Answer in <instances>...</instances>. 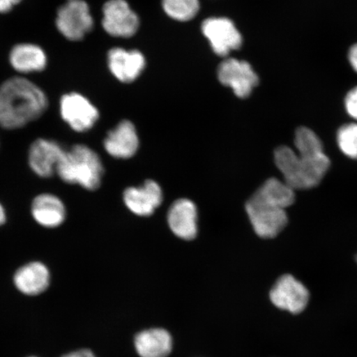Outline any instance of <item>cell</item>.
<instances>
[{
    "instance_id": "obj_1",
    "label": "cell",
    "mask_w": 357,
    "mask_h": 357,
    "mask_svg": "<svg viewBox=\"0 0 357 357\" xmlns=\"http://www.w3.org/2000/svg\"><path fill=\"white\" fill-rule=\"evenodd\" d=\"M298 154L282 146L275 151V162L284 182L294 190H310L318 186L327 174L330 160L319 137L305 136L296 142Z\"/></svg>"
},
{
    "instance_id": "obj_2",
    "label": "cell",
    "mask_w": 357,
    "mask_h": 357,
    "mask_svg": "<svg viewBox=\"0 0 357 357\" xmlns=\"http://www.w3.org/2000/svg\"><path fill=\"white\" fill-rule=\"evenodd\" d=\"M48 106L46 95L30 80L13 77L0 86V126L17 129L34 121Z\"/></svg>"
},
{
    "instance_id": "obj_3",
    "label": "cell",
    "mask_w": 357,
    "mask_h": 357,
    "mask_svg": "<svg viewBox=\"0 0 357 357\" xmlns=\"http://www.w3.org/2000/svg\"><path fill=\"white\" fill-rule=\"evenodd\" d=\"M56 172L68 184L95 190L100 186L104 168L96 151L86 145H75L66 151Z\"/></svg>"
},
{
    "instance_id": "obj_4",
    "label": "cell",
    "mask_w": 357,
    "mask_h": 357,
    "mask_svg": "<svg viewBox=\"0 0 357 357\" xmlns=\"http://www.w3.org/2000/svg\"><path fill=\"white\" fill-rule=\"evenodd\" d=\"M283 205L257 190L245 204L254 231L262 238H274L288 223Z\"/></svg>"
},
{
    "instance_id": "obj_5",
    "label": "cell",
    "mask_w": 357,
    "mask_h": 357,
    "mask_svg": "<svg viewBox=\"0 0 357 357\" xmlns=\"http://www.w3.org/2000/svg\"><path fill=\"white\" fill-rule=\"evenodd\" d=\"M58 31L70 41H80L93 26L89 8L84 0H67L57 11Z\"/></svg>"
},
{
    "instance_id": "obj_6",
    "label": "cell",
    "mask_w": 357,
    "mask_h": 357,
    "mask_svg": "<svg viewBox=\"0 0 357 357\" xmlns=\"http://www.w3.org/2000/svg\"><path fill=\"white\" fill-rule=\"evenodd\" d=\"M271 301L278 309L298 314L306 309L310 301L309 290L291 275L276 280L270 293Z\"/></svg>"
},
{
    "instance_id": "obj_7",
    "label": "cell",
    "mask_w": 357,
    "mask_h": 357,
    "mask_svg": "<svg viewBox=\"0 0 357 357\" xmlns=\"http://www.w3.org/2000/svg\"><path fill=\"white\" fill-rule=\"evenodd\" d=\"M62 119L74 131L83 132L89 130L99 119V111L86 97L77 93L62 96L60 102Z\"/></svg>"
},
{
    "instance_id": "obj_8",
    "label": "cell",
    "mask_w": 357,
    "mask_h": 357,
    "mask_svg": "<svg viewBox=\"0 0 357 357\" xmlns=\"http://www.w3.org/2000/svg\"><path fill=\"white\" fill-rule=\"evenodd\" d=\"M218 77L223 86L233 89L235 95L242 99L251 95L259 82L252 66L234 58L222 62L218 66Z\"/></svg>"
},
{
    "instance_id": "obj_9",
    "label": "cell",
    "mask_w": 357,
    "mask_h": 357,
    "mask_svg": "<svg viewBox=\"0 0 357 357\" xmlns=\"http://www.w3.org/2000/svg\"><path fill=\"white\" fill-rule=\"evenodd\" d=\"M202 32L218 56H226L242 46V36L233 21L226 17H211L204 20Z\"/></svg>"
},
{
    "instance_id": "obj_10",
    "label": "cell",
    "mask_w": 357,
    "mask_h": 357,
    "mask_svg": "<svg viewBox=\"0 0 357 357\" xmlns=\"http://www.w3.org/2000/svg\"><path fill=\"white\" fill-rule=\"evenodd\" d=\"M102 28L117 38H130L137 33L139 20L125 0H109L102 8Z\"/></svg>"
},
{
    "instance_id": "obj_11",
    "label": "cell",
    "mask_w": 357,
    "mask_h": 357,
    "mask_svg": "<svg viewBox=\"0 0 357 357\" xmlns=\"http://www.w3.org/2000/svg\"><path fill=\"white\" fill-rule=\"evenodd\" d=\"M66 151L58 142L52 140H36L29 154V166L38 176L48 178L56 172L58 165Z\"/></svg>"
},
{
    "instance_id": "obj_12",
    "label": "cell",
    "mask_w": 357,
    "mask_h": 357,
    "mask_svg": "<svg viewBox=\"0 0 357 357\" xmlns=\"http://www.w3.org/2000/svg\"><path fill=\"white\" fill-rule=\"evenodd\" d=\"M125 204L138 216H150L162 202V190L158 183L149 180L144 185L131 187L123 194Z\"/></svg>"
},
{
    "instance_id": "obj_13",
    "label": "cell",
    "mask_w": 357,
    "mask_h": 357,
    "mask_svg": "<svg viewBox=\"0 0 357 357\" xmlns=\"http://www.w3.org/2000/svg\"><path fill=\"white\" fill-rule=\"evenodd\" d=\"M168 223L178 238L192 240L197 235V208L191 200L181 199L169 208Z\"/></svg>"
},
{
    "instance_id": "obj_14",
    "label": "cell",
    "mask_w": 357,
    "mask_h": 357,
    "mask_svg": "<svg viewBox=\"0 0 357 357\" xmlns=\"http://www.w3.org/2000/svg\"><path fill=\"white\" fill-rule=\"evenodd\" d=\"M108 63L112 74L120 82L130 83L139 77L145 68V57L138 51L113 48L109 52Z\"/></svg>"
},
{
    "instance_id": "obj_15",
    "label": "cell",
    "mask_w": 357,
    "mask_h": 357,
    "mask_svg": "<svg viewBox=\"0 0 357 357\" xmlns=\"http://www.w3.org/2000/svg\"><path fill=\"white\" fill-rule=\"evenodd\" d=\"M139 140L134 125L127 120L120 123L113 131L109 132L105 140V149L116 158H132L138 149Z\"/></svg>"
},
{
    "instance_id": "obj_16",
    "label": "cell",
    "mask_w": 357,
    "mask_h": 357,
    "mask_svg": "<svg viewBox=\"0 0 357 357\" xmlns=\"http://www.w3.org/2000/svg\"><path fill=\"white\" fill-rule=\"evenodd\" d=\"M15 284L17 289L26 296H38L50 284V273L41 262H31L17 271Z\"/></svg>"
},
{
    "instance_id": "obj_17",
    "label": "cell",
    "mask_w": 357,
    "mask_h": 357,
    "mask_svg": "<svg viewBox=\"0 0 357 357\" xmlns=\"http://www.w3.org/2000/svg\"><path fill=\"white\" fill-rule=\"evenodd\" d=\"M134 346L141 357H167L172 351L173 341L166 329L151 328L137 335Z\"/></svg>"
},
{
    "instance_id": "obj_18",
    "label": "cell",
    "mask_w": 357,
    "mask_h": 357,
    "mask_svg": "<svg viewBox=\"0 0 357 357\" xmlns=\"http://www.w3.org/2000/svg\"><path fill=\"white\" fill-rule=\"evenodd\" d=\"M10 61L17 73H40L46 68L47 58L41 47L32 43L17 44L12 48Z\"/></svg>"
},
{
    "instance_id": "obj_19",
    "label": "cell",
    "mask_w": 357,
    "mask_h": 357,
    "mask_svg": "<svg viewBox=\"0 0 357 357\" xmlns=\"http://www.w3.org/2000/svg\"><path fill=\"white\" fill-rule=\"evenodd\" d=\"M34 220L46 227L60 226L66 220V208L62 201L51 194L37 196L32 205Z\"/></svg>"
},
{
    "instance_id": "obj_20",
    "label": "cell",
    "mask_w": 357,
    "mask_h": 357,
    "mask_svg": "<svg viewBox=\"0 0 357 357\" xmlns=\"http://www.w3.org/2000/svg\"><path fill=\"white\" fill-rule=\"evenodd\" d=\"M167 15L178 21H189L197 15L199 0H162Z\"/></svg>"
},
{
    "instance_id": "obj_21",
    "label": "cell",
    "mask_w": 357,
    "mask_h": 357,
    "mask_svg": "<svg viewBox=\"0 0 357 357\" xmlns=\"http://www.w3.org/2000/svg\"><path fill=\"white\" fill-rule=\"evenodd\" d=\"M337 144L343 154L351 159H357V124L344 125L337 132Z\"/></svg>"
},
{
    "instance_id": "obj_22",
    "label": "cell",
    "mask_w": 357,
    "mask_h": 357,
    "mask_svg": "<svg viewBox=\"0 0 357 357\" xmlns=\"http://www.w3.org/2000/svg\"><path fill=\"white\" fill-rule=\"evenodd\" d=\"M345 106L348 114L357 120V87L351 89L347 93L345 100Z\"/></svg>"
},
{
    "instance_id": "obj_23",
    "label": "cell",
    "mask_w": 357,
    "mask_h": 357,
    "mask_svg": "<svg viewBox=\"0 0 357 357\" xmlns=\"http://www.w3.org/2000/svg\"><path fill=\"white\" fill-rule=\"evenodd\" d=\"M20 2L21 0H0V13L10 12L13 6Z\"/></svg>"
},
{
    "instance_id": "obj_24",
    "label": "cell",
    "mask_w": 357,
    "mask_h": 357,
    "mask_svg": "<svg viewBox=\"0 0 357 357\" xmlns=\"http://www.w3.org/2000/svg\"><path fill=\"white\" fill-rule=\"evenodd\" d=\"M61 357H96L91 350L82 349L62 356Z\"/></svg>"
},
{
    "instance_id": "obj_25",
    "label": "cell",
    "mask_w": 357,
    "mask_h": 357,
    "mask_svg": "<svg viewBox=\"0 0 357 357\" xmlns=\"http://www.w3.org/2000/svg\"><path fill=\"white\" fill-rule=\"evenodd\" d=\"M348 59H349L352 68L357 73V44L351 47Z\"/></svg>"
},
{
    "instance_id": "obj_26",
    "label": "cell",
    "mask_w": 357,
    "mask_h": 357,
    "mask_svg": "<svg viewBox=\"0 0 357 357\" xmlns=\"http://www.w3.org/2000/svg\"><path fill=\"white\" fill-rule=\"evenodd\" d=\"M6 211H4V209L0 204V226L3 225L4 222H6Z\"/></svg>"
},
{
    "instance_id": "obj_27",
    "label": "cell",
    "mask_w": 357,
    "mask_h": 357,
    "mask_svg": "<svg viewBox=\"0 0 357 357\" xmlns=\"http://www.w3.org/2000/svg\"><path fill=\"white\" fill-rule=\"evenodd\" d=\"M29 357H36V356H29Z\"/></svg>"
},
{
    "instance_id": "obj_28",
    "label": "cell",
    "mask_w": 357,
    "mask_h": 357,
    "mask_svg": "<svg viewBox=\"0 0 357 357\" xmlns=\"http://www.w3.org/2000/svg\"><path fill=\"white\" fill-rule=\"evenodd\" d=\"M356 261H357V257H356Z\"/></svg>"
}]
</instances>
